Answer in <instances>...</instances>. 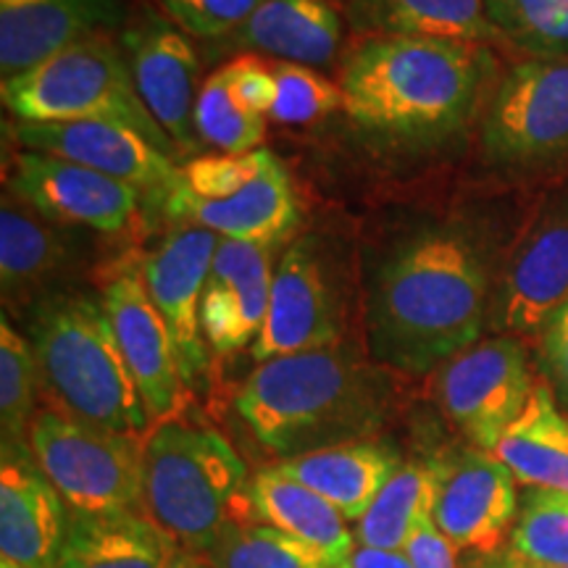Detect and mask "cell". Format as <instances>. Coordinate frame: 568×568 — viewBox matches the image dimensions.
I'll return each instance as SVG.
<instances>
[{
	"instance_id": "16",
	"label": "cell",
	"mask_w": 568,
	"mask_h": 568,
	"mask_svg": "<svg viewBox=\"0 0 568 568\" xmlns=\"http://www.w3.org/2000/svg\"><path fill=\"white\" fill-rule=\"evenodd\" d=\"M219 243L222 237L205 226L180 224L140 264L148 293L172 329L187 387L201 385L211 364L201 305Z\"/></svg>"
},
{
	"instance_id": "21",
	"label": "cell",
	"mask_w": 568,
	"mask_h": 568,
	"mask_svg": "<svg viewBox=\"0 0 568 568\" xmlns=\"http://www.w3.org/2000/svg\"><path fill=\"white\" fill-rule=\"evenodd\" d=\"M119 21L116 0H0V77L9 82Z\"/></svg>"
},
{
	"instance_id": "38",
	"label": "cell",
	"mask_w": 568,
	"mask_h": 568,
	"mask_svg": "<svg viewBox=\"0 0 568 568\" xmlns=\"http://www.w3.org/2000/svg\"><path fill=\"white\" fill-rule=\"evenodd\" d=\"M539 361L545 382L568 406V297L539 335Z\"/></svg>"
},
{
	"instance_id": "1",
	"label": "cell",
	"mask_w": 568,
	"mask_h": 568,
	"mask_svg": "<svg viewBox=\"0 0 568 568\" xmlns=\"http://www.w3.org/2000/svg\"><path fill=\"white\" fill-rule=\"evenodd\" d=\"M487 268L460 232L429 230L393 253L366 316L368 358L429 374L477 345L487 318Z\"/></svg>"
},
{
	"instance_id": "33",
	"label": "cell",
	"mask_w": 568,
	"mask_h": 568,
	"mask_svg": "<svg viewBox=\"0 0 568 568\" xmlns=\"http://www.w3.org/2000/svg\"><path fill=\"white\" fill-rule=\"evenodd\" d=\"M197 140L222 153H247L261 145L266 134V116L247 109L232 90L224 67L203 82L195 103Z\"/></svg>"
},
{
	"instance_id": "23",
	"label": "cell",
	"mask_w": 568,
	"mask_h": 568,
	"mask_svg": "<svg viewBox=\"0 0 568 568\" xmlns=\"http://www.w3.org/2000/svg\"><path fill=\"white\" fill-rule=\"evenodd\" d=\"M400 466L403 460L397 450L374 439L324 447L276 464L287 477L329 500L347 521H358L366 514L379 489L395 477Z\"/></svg>"
},
{
	"instance_id": "29",
	"label": "cell",
	"mask_w": 568,
	"mask_h": 568,
	"mask_svg": "<svg viewBox=\"0 0 568 568\" xmlns=\"http://www.w3.org/2000/svg\"><path fill=\"white\" fill-rule=\"evenodd\" d=\"M426 514H432L429 464H403L355 521V539L368 548L406 550L418 518Z\"/></svg>"
},
{
	"instance_id": "39",
	"label": "cell",
	"mask_w": 568,
	"mask_h": 568,
	"mask_svg": "<svg viewBox=\"0 0 568 568\" xmlns=\"http://www.w3.org/2000/svg\"><path fill=\"white\" fill-rule=\"evenodd\" d=\"M406 552L414 568H460L456 558V548L439 535L432 521V514L418 518L414 535H410Z\"/></svg>"
},
{
	"instance_id": "28",
	"label": "cell",
	"mask_w": 568,
	"mask_h": 568,
	"mask_svg": "<svg viewBox=\"0 0 568 568\" xmlns=\"http://www.w3.org/2000/svg\"><path fill=\"white\" fill-rule=\"evenodd\" d=\"M69 240L53 222L21 203L3 197L0 205V284L6 297L27 295L55 280L69 264Z\"/></svg>"
},
{
	"instance_id": "34",
	"label": "cell",
	"mask_w": 568,
	"mask_h": 568,
	"mask_svg": "<svg viewBox=\"0 0 568 568\" xmlns=\"http://www.w3.org/2000/svg\"><path fill=\"white\" fill-rule=\"evenodd\" d=\"M500 40L537 59H568V0H487Z\"/></svg>"
},
{
	"instance_id": "18",
	"label": "cell",
	"mask_w": 568,
	"mask_h": 568,
	"mask_svg": "<svg viewBox=\"0 0 568 568\" xmlns=\"http://www.w3.org/2000/svg\"><path fill=\"white\" fill-rule=\"evenodd\" d=\"M124 53L134 84L176 151L190 153L197 145V53L180 27L163 19H145L124 34Z\"/></svg>"
},
{
	"instance_id": "13",
	"label": "cell",
	"mask_w": 568,
	"mask_h": 568,
	"mask_svg": "<svg viewBox=\"0 0 568 568\" xmlns=\"http://www.w3.org/2000/svg\"><path fill=\"white\" fill-rule=\"evenodd\" d=\"M343 343L337 290L314 237L297 240L274 266L266 322L251 347L255 364Z\"/></svg>"
},
{
	"instance_id": "14",
	"label": "cell",
	"mask_w": 568,
	"mask_h": 568,
	"mask_svg": "<svg viewBox=\"0 0 568 568\" xmlns=\"http://www.w3.org/2000/svg\"><path fill=\"white\" fill-rule=\"evenodd\" d=\"M103 308L153 426L176 418L187 395V382L182 376L172 329L148 293L142 266L124 264L109 276Z\"/></svg>"
},
{
	"instance_id": "25",
	"label": "cell",
	"mask_w": 568,
	"mask_h": 568,
	"mask_svg": "<svg viewBox=\"0 0 568 568\" xmlns=\"http://www.w3.org/2000/svg\"><path fill=\"white\" fill-rule=\"evenodd\" d=\"M353 30L372 38H432L456 42L500 40L487 0H347Z\"/></svg>"
},
{
	"instance_id": "11",
	"label": "cell",
	"mask_w": 568,
	"mask_h": 568,
	"mask_svg": "<svg viewBox=\"0 0 568 568\" xmlns=\"http://www.w3.org/2000/svg\"><path fill=\"white\" fill-rule=\"evenodd\" d=\"M432 521L456 550L495 556L518 516L516 477L479 447L450 450L429 460Z\"/></svg>"
},
{
	"instance_id": "8",
	"label": "cell",
	"mask_w": 568,
	"mask_h": 568,
	"mask_svg": "<svg viewBox=\"0 0 568 568\" xmlns=\"http://www.w3.org/2000/svg\"><path fill=\"white\" fill-rule=\"evenodd\" d=\"M145 437L98 429L55 408L34 416L30 450L71 514L142 510Z\"/></svg>"
},
{
	"instance_id": "27",
	"label": "cell",
	"mask_w": 568,
	"mask_h": 568,
	"mask_svg": "<svg viewBox=\"0 0 568 568\" xmlns=\"http://www.w3.org/2000/svg\"><path fill=\"white\" fill-rule=\"evenodd\" d=\"M251 506L255 521L322 548L339 564H347L358 542L355 531L347 527V518L329 500L276 466L264 468L251 479Z\"/></svg>"
},
{
	"instance_id": "30",
	"label": "cell",
	"mask_w": 568,
	"mask_h": 568,
	"mask_svg": "<svg viewBox=\"0 0 568 568\" xmlns=\"http://www.w3.org/2000/svg\"><path fill=\"white\" fill-rule=\"evenodd\" d=\"M216 568H335L345 566L335 556L301 539L282 535L266 524L247 518L232 521L211 550L205 552Z\"/></svg>"
},
{
	"instance_id": "40",
	"label": "cell",
	"mask_w": 568,
	"mask_h": 568,
	"mask_svg": "<svg viewBox=\"0 0 568 568\" xmlns=\"http://www.w3.org/2000/svg\"><path fill=\"white\" fill-rule=\"evenodd\" d=\"M347 568H414L406 550H382L368 545H355L347 558Z\"/></svg>"
},
{
	"instance_id": "36",
	"label": "cell",
	"mask_w": 568,
	"mask_h": 568,
	"mask_svg": "<svg viewBox=\"0 0 568 568\" xmlns=\"http://www.w3.org/2000/svg\"><path fill=\"white\" fill-rule=\"evenodd\" d=\"M184 34L201 40L230 38L264 0H159Z\"/></svg>"
},
{
	"instance_id": "31",
	"label": "cell",
	"mask_w": 568,
	"mask_h": 568,
	"mask_svg": "<svg viewBox=\"0 0 568 568\" xmlns=\"http://www.w3.org/2000/svg\"><path fill=\"white\" fill-rule=\"evenodd\" d=\"M506 558L531 568L568 566V493L529 487L518 506Z\"/></svg>"
},
{
	"instance_id": "19",
	"label": "cell",
	"mask_w": 568,
	"mask_h": 568,
	"mask_svg": "<svg viewBox=\"0 0 568 568\" xmlns=\"http://www.w3.org/2000/svg\"><path fill=\"white\" fill-rule=\"evenodd\" d=\"M13 138L27 151L61 155L82 163L111 180L126 182L138 190L166 193L180 166L176 159L142 138L130 126L111 122H63V124H24L17 122Z\"/></svg>"
},
{
	"instance_id": "9",
	"label": "cell",
	"mask_w": 568,
	"mask_h": 568,
	"mask_svg": "<svg viewBox=\"0 0 568 568\" xmlns=\"http://www.w3.org/2000/svg\"><path fill=\"white\" fill-rule=\"evenodd\" d=\"M531 387L527 347L510 335L466 347L437 374V400L445 418L471 447L487 453L527 406Z\"/></svg>"
},
{
	"instance_id": "42",
	"label": "cell",
	"mask_w": 568,
	"mask_h": 568,
	"mask_svg": "<svg viewBox=\"0 0 568 568\" xmlns=\"http://www.w3.org/2000/svg\"><path fill=\"white\" fill-rule=\"evenodd\" d=\"M489 568H531V566H521V564H516V560L506 558V560H500V564H495V566H489ZM564 568H568V566H564Z\"/></svg>"
},
{
	"instance_id": "4",
	"label": "cell",
	"mask_w": 568,
	"mask_h": 568,
	"mask_svg": "<svg viewBox=\"0 0 568 568\" xmlns=\"http://www.w3.org/2000/svg\"><path fill=\"white\" fill-rule=\"evenodd\" d=\"M30 343L55 410L116 435L148 437L153 422L103 301L48 297L32 314Z\"/></svg>"
},
{
	"instance_id": "44",
	"label": "cell",
	"mask_w": 568,
	"mask_h": 568,
	"mask_svg": "<svg viewBox=\"0 0 568 568\" xmlns=\"http://www.w3.org/2000/svg\"><path fill=\"white\" fill-rule=\"evenodd\" d=\"M343 3H347V0H343Z\"/></svg>"
},
{
	"instance_id": "10",
	"label": "cell",
	"mask_w": 568,
	"mask_h": 568,
	"mask_svg": "<svg viewBox=\"0 0 568 568\" xmlns=\"http://www.w3.org/2000/svg\"><path fill=\"white\" fill-rule=\"evenodd\" d=\"M489 161L529 166L568 155V59H531L497 84L481 122Z\"/></svg>"
},
{
	"instance_id": "6",
	"label": "cell",
	"mask_w": 568,
	"mask_h": 568,
	"mask_svg": "<svg viewBox=\"0 0 568 568\" xmlns=\"http://www.w3.org/2000/svg\"><path fill=\"white\" fill-rule=\"evenodd\" d=\"M0 95L17 122L122 124L180 161L176 145L142 103L124 48L109 34H92L63 48L0 84Z\"/></svg>"
},
{
	"instance_id": "15",
	"label": "cell",
	"mask_w": 568,
	"mask_h": 568,
	"mask_svg": "<svg viewBox=\"0 0 568 568\" xmlns=\"http://www.w3.org/2000/svg\"><path fill=\"white\" fill-rule=\"evenodd\" d=\"M11 195L63 226L116 234L138 213L140 190L101 172L40 151H19L11 166Z\"/></svg>"
},
{
	"instance_id": "7",
	"label": "cell",
	"mask_w": 568,
	"mask_h": 568,
	"mask_svg": "<svg viewBox=\"0 0 568 568\" xmlns=\"http://www.w3.org/2000/svg\"><path fill=\"white\" fill-rule=\"evenodd\" d=\"M161 197L176 222L237 243L274 247L301 222L287 169L266 148L187 161Z\"/></svg>"
},
{
	"instance_id": "2",
	"label": "cell",
	"mask_w": 568,
	"mask_h": 568,
	"mask_svg": "<svg viewBox=\"0 0 568 568\" xmlns=\"http://www.w3.org/2000/svg\"><path fill=\"white\" fill-rule=\"evenodd\" d=\"M393 403L389 368L339 343L258 364L234 408L266 450L290 460L368 439L387 424Z\"/></svg>"
},
{
	"instance_id": "24",
	"label": "cell",
	"mask_w": 568,
	"mask_h": 568,
	"mask_svg": "<svg viewBox=\"0 0 568 568\" xmlns=\"http://www.w3.org/2000/svg\"><path fill=\"white\" fill-rule=\"evenodd\" d=\"M232 38L276 61L326 67L343 42V17L335 0H264Z\"/></svg>"
},
{
	"instance_id": "22",
	"label": "cell",
	"mask_w": 568,
	"mask_h": 568,
	"mask_svg": "<svg viewBox=\"0 0 568 568\" xmlns=\"http://www.w3.org/2000/svg\"><path fill=\"white\" fill-rule=\"evenodd\" d=\"M180 550L145 510L71 514L55 568H172Z\"/></svg>"
},
{
	"instance_id": "12",
	"label": "cell",
	"mask_w": 568,
	"mask_h": 568,
	"mask_svg": "<svg viewBox=\"0 0 568 568\" xmlns=\"http://www.w3.org/2000/svg\"><path fill=\"white\" fill-rule=\"evenodd\" d=\"M568 297V182L537 205L510 253L497 295L503 335L535 339Z\"/></svg>"
},
{
	"instance_id": "17",
	"label": "cell",
	"mask_w": 568,
	"mask_h": 568,
	"mask_svg": "<svg viewBox=\"0 0 568 568\" xmlns=\"http://www.w3.org/2000/svg\"><path fill=\"white\" fill-rule=\"evenodd\" d=\"M71 510L42 474L30 445H3L0 568H55Z\"/></svg>"
},
{
	"instance_id": "5",
	"label": "cell",
	"mask_w": 568,
	"mask_h": 568,
	"mask_svg": "<svg viewBox=\"0 0 568 568\" xmlns=\"http://www.w3.org/2000/svg\"><path fill=\"white\" fill-rule=\"evenodd\" d=\"M142 510L182 550L205 556L232 521L253 518L243 458L205 426L155 424L142 447Z\"/></svg>"
},
{
	"instance_id": "43",
	"label": "cell",
	"mask_w": 568,
	"mask_h": 568,
	"mask_svg": "<svg viewBox=\"0 0 568 568\" xmlns=\"http://www.w3.org/2000/svg\"><path fill=\"white\" fill-rule=\"evenodd\" d=\"M335 568H347V566H335Z\"/></svg>"
},
{
	"instance_id": "32",
	"label": "cell",
	"mask_w": 568,
	"mask_h": 568,
	"mask_svg": "<svg viewBox=\"0 0 568 568\" xmlns=\"http://www.w3.org/2000/svg\"><path fill=\"white\" fill-rule=\"evenodd\" d=\"M40 368L32 343L0 316V429L3 445H30Z\"/></svg>"
},
{
	"instance_id": "20",
	"label": "cell",
	"mask_w": 568,
	"mask_h": 568,
	"mask_svg": "<svg viewBox=\"0 0 568 568\" xmlns=\"http://www.w3.org/2000/svg\"><path fill=\"white\" fill-rule=\"evenodd\" d=\"M272 247L222 240L205 282L201 322L216 355L253 347L272 301Z\"/></svg>"
},
{
	"instance_id": "26",
	"label": "cell",
	"mask_w": 568,
	"mask_h": 568,
	"mask_svg": "<svg viewBox=\"0 0 568 568\" xmlns=\"http://www.w3.org/2000/svg\"><path fill=\"white\" fill-rule=\"evenodd\" d=\"M516 481L537 489L568 493V416L545 379L535 382L521 414L493 450Z\"/></svg>"
},
{
	"instance_id": "37",
	"label": "cell",
	"mask_w": 568,
	"mask_h": 568,
	"mask_svg": "<svg viewBox=\"0 0 568 568\" xmlns=\"http://www.w3.org/2000/svg\"><path fill=\"white\" fill-rule=\"evenodd\" d=\"M226 77H230L232 90L247 109L268 116L276 101V80L272 63H264L255 55H240L230 63H224Z\"/></svg>"
},
{
	"instance_id": "3",
	"label": "cell",
	"mask_w": 568,
	"mask_h": 568,
	"mask_svg": "<svg viewBox=\"0 0 568 568\" xmlns=\"http://www.w3.org/2000/svg\"><path fill=\"white\" fill-rule=\"evenodd\" d=\"M485 63L471 42L368 38L343 67V109L379 134L445 138L471 116Z\"/></svg>"
},
{
	"instance_id": "41",
	"label": "cell",
	"mask_w": 568,
	"mask_h": 568,
	"mask_svg": "<svg viewBox=\"0 0 568 568\" xmlns=\"http://www.w3.org/2000/svg\"><path fill=\"white\" fill-rule=\"evenodd\" d=\"M172 568H216V566H213L211 558L203 556V552L180 550V552H176Z\"/></svg>"
},
{
	"instance_id": "35",
	"label": "cell",
	"mask_w": 568,
	"mask_h": 568,
	"mask_svg": "<svg viewBox=\"0 0 568 568\" xmlns=\"http://www.w3.org/2000/svg\"><path fill=\"white\" fill-rule=\"evenodd\" d=\"M276 101L268 119L280 124H311L316 119L343 109V88L316 69L301 67V63L274 61Z\"/></svg>"
}]
</instances>
